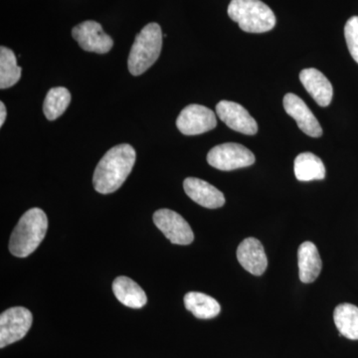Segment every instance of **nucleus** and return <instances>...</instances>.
<instances>
[{"instance_id":"obj_1","label":"nucleus","mask_w":358,"mask_h":358,"mask_svg":"<svg viewBox=\"0 0 358 358\" xmlns=\"http://www.w3.org/2000/svg\"><path fill=\"white\" fill-rule=\"evenodd\" d=\"M136 157L134 148L127 143L108 150L94 173L93 185L96 192L102 194L117 192L133 171Z\"/></svg>"},{"instance_id":"obj_2","label":"nucleus","mask_w":358,"mask_h":358,"mask_svg":"<svg viewBox=\"0 0 358 358\" xmlns=\"http://www.w3.org/2000/svg\"><path fill=\"white\" fill-rule=\"evenodd\" d=\"M47 229L48 218L43 210L32 208L25 212L11 234L9 251L18 258L31 255L43 241Z\"/></svg>"},{"instance_id":"obj_3","label":"nucleus","mask_w":358,"mask_h":358,"mask_svg":"<svg viewBox=\"0 0 358 358\" xmlns=\"http://www.w3.org/2000/svg\"><path fill=\"white\" fill-rule=\"evenodd\" d=\"M162 48V28L150 23L136 35L129 56V70L134 76H140L159 59Z\"/></svg>"},{"instance_id":"obj_4","label":"nucleus","mask_w":358,"mask_h":358,"mask_svg":"<svg viewBox=\"0 0 358 358\" xmlns=\"http://www.w3.org/2000/svg\"><path fill=\"white\" fill-rule=\"evenodd\" d=\"M228 15L245 32H268L275 25L274 13L261 0H231Z\"/></svg>"},{"instance_id":"obj_5","label":"nucleus","mask_w":358,"mask_h":358,"mask_svg":"<svg viewBox=\"0 0 358 358\" xmlns=\"http://www.w3.org/2000/svg\"><path fill=\"white\" fill-rule=\"evenodd\" d=\"M207 162L219 171H230L252 166L255 155L244 145L226 143L212 148L207 155Z\"/></svg>"},{"instance_id":"obj_6","label":"nucleus","mask_w":358,"mask_h":358,"mask_svg":"<svg viewBox=\"0 0 358 358\" xmlns=\"http://www.w3.org/2000/svg\"><path fill=\"white\" fill-rule=\"evenodd\" d=\"M32 322V313L27 308L15 307L4 310L0 315V348H6L24 338Z\"/></svg>"},{"instance_id":"obj_7","label":"nucleus","mask_w":358,"mask_h":358,"mask_svg":"<svg viewBox=\"0 0 358 358\" xmlns=\"http://www.w3.org/2000/svg\"><path fill=\"white\" fill-rule=\"evenodd\" d=\"M176 126L185 136H196L215 129L217 120L213 110L209 108L193 103L181 110Z\"/></svg>"},{"instance_id":"obj_8","label":"nucleus","mask_w":358,"mask_h":358,"mask_svg":"<svg viewBox=\"0 0 358 358\" xmlns=\"http://www.w3.org/2000/svg\"><path fill=\"white\" fill-rule=\"evenodd\" d=\"M154 222L173 244L189 245L194 240L189 224L176 211L159 209L154 214Z\"/></svg>"},{"instance_id":"obj_9","label":"nucleus","mask_w":358,"mask_h":358,"mask_svg":"<svg viewBox=\"0 0 358 358\" xmlns=\"http://www.w3.org/2000/svg\"><path fill=\"white\" fill-rule=\"evenodd\" d=\"M73 38L76 40L83 50L94 53H108L114 46V40L103 32L102 25L93 20H87L75 26L72 30Z\"/></svg>"},{"instance_id":"obj_10","label":"nucleus","mask_w":358,"mask_h":358,"mask_svg":"<svg viewBox=\"0 0 358 358\" xmlns=\"http://www.w3.org/2000/svg\"><path fill=\"white\" fill-rule=\"evenodd\" d=\"M219 119L233 131L253 136L258 131V124L243 106L230 101H221L216 106Z\"/></svg>"},{"instance_id":"obj_11","label":"nucleus","mask_w":358,"mask_h":358,"mask_svg":"<svg viewBox=\"0 0 358 358\" xmlns=\"http://www.w3.org/2000/svg\"><path fill=\"white\" fill-rule=\"evenodd\" d=\"M282 105H284L287 114L293 117L298 124L299 128L303 133L312 138L322 136V126L315 115L313 114L312 110L308 109L307 103L303 102L300 96L292 93L287 94L284 96Z\"/></svg>"},{"instance_id":"obj_12","label":"nucleus","mask_w":358,"mask_h":358,"mask_svg":"<svg viewBox=\"0 0 358 358\" xmlns=\"http://www.w3.org/2000/svg\"><path fill=\"white\" fill-rule=\"evenodd\" d=\"M183 188L188 196L205 208H220L225 204V197L220 190L210 183L195 178H186Z\"/></svg>"},{"instance_id":"obj_13","label":"nucleus","mask_w":358,"mask_h":358,"mask_svg":"<svg viewBox=\"0 0 358 358\" xmlns=\"http://www.w3.org/2000/svg\"><path fill=\"white\" fill-rule=\"evenodd\" d=\"M237 259L252 275H261L268 267V259L262 243L256 238L245 239L237 249Z\"/></svg>"},{"instance_id":"obj_14","label":"nucleus","mask_w":358,"mask_h":358,"mask_svg":"<svg viewBox=\"0 0 358 358\" xmlns=\"http://www.w3.org/2000/svg\"><path fill=\"white\" fill-rule=\"evenodd\" d=\"M300 80L308 93L320 107H327L331 103L333 85L320 71L315 68L303 69L300 73Z\"/></svg>"},{"instance_id":"obj_15","label":"nucleus","mask_w":358,"mask_h":358,"mask_svg":"<svg viewBox=\"0 0 358 358\" xmlns=\"http://www.w3.org/2000/svg\"><path fill=\"white\" fill-rule=\"evenodd\" d=\"M298 258L301 281L306 284L315 282L322 268V259L317 246L313 242H303L299 247Z\"/></svg>"},{"instance_id":"obj_16","label":"nucleus","mask_w":358,"mask_h":358,"mask_svg":"<svg viewBox=\"0 0 358 358\" xmlns=\"http://www.w3.org/2000/svg\"><path fill=\"white\" fill-rule=\"evenodd\" d=\"M113 291L115 298L122 305L131 308H141L145 307L148 298L145 292L128 277H117L113 282Z\"/></svg>"},{"instance_id":"obj_17","label":"nucleus","mask_w":358,"mask_h":358,"mask_svg":"<svg viewBox=\"0 0 358 358\" xmlns=\"http://www.w3.org/2000/svg\"><path fill=\"white\" fill-rule=\"evenodd\" d=\"M294 176L300 181L322 180L326 178L324 162L312 152H303L294 159Z\"/></svg>"},{"instance_id":"obj_18","label":"nucleus","mask_w":358,"mask_h":358,"mask_svg":"<svg viewBox=\"0 0 358 358\" xmlns=\"http://www.w3.org/2000/svg\"><path fill=\"white\" fill-rule=\"evenodd\" d=\"M186 310L200 320H210L217 317L221 307L217 301L208 294L190 292L185 296Z\"/></svg>"},{"instance_id":"obj_19","label":"nucleus","mask_w":358,"mask_h":358,"mask_svg":"<svg viewBox=\"0 0 358 358\" xmlns=\"http://www.w3.org/2000/svg\"><path fill=\"white\" fill-rule=\"evenodd\" d=\"M334 324L341 336L346 338L358 339V308L352 303H341L334 313Z\"/></svg>"},{"instance_id":"obj_20","label":"nucleus","mask_w":358,"mask_h":358,"mask_svg":"<svg viewBox=\"0 0 358 358\" xmlns=\"http://www.w3.org/2000/svg\"><path fill=\"white\" fill-rule=\"evenodd\" d=\"M21 77V67L17 65L13 51L7 47L0 48V88L2 90L14 86Z\"/></svg>"},{"instance_id":"obj_21","label":"nucleus","mask_w":358,"mask_h":358,"mask_svg":"<svg viewBox=\"0 0 358 358\" xmlns=\"http://www.w3.org/2000/svg\"><path fill=\"white\" fill-rule=\"evenodd\" d=\"M71 102V94L64 87L51 89L47 93L43 103L45 117L49 121H55L60 115L64 114Z\"/></svg>"},{"instance_id":"obj_22","label":"nucleus","mask_w":358,"mask_h":358,"mask_svg":"<svg viewBox=\"0 0 358 358\" xmlns=\"http://www.w3.org/2000/svg\"><path fill=\"white\" fill-rule=\"evenodd\" d=\"M345 37L348 51L358 64V16H353L346 22Z\"/></svg>"},{"instance_id":"obj_23","label":"nucleus","mask_w":358,"mask_h":358,"mask_svg":"<svg viewBox=\"0 0 358 358\" xmlns=\"http://www.w3.org/2000/svg\"><path fill=\"white\" fill-rule=\"evenodd\" d=\"M6 119V108L4 103H0V126H3Z\"/></svg>"}]
</instances>
